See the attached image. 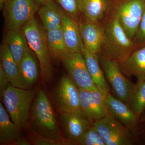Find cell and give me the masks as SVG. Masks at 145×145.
Instances as JSON below:
<instances>
[{
	"instance_id": "83f0119b",
	"label": "cell",
	"mask_w": 145,
	"mask_h": 145,
	"mask_svg": "<svg viewBox=\"0 0 145 145\" xmlns=\"http://www.w3.org/2000/svg\"><path fill=\"white\" fill-rule=\"evenodd\" d=\"M132 40L137 49L145 46V7L140 25Z\"/></svg>"
},
{
	"instance_id": "5b68a950",
	"label": "cell",
	"mask_w": 145,
	"mask_h": 145,
	"mask_svg": "<svg viewBox=\"0 0 145 145\" xmlns=\"http://www.w3.org/2000/svg\"><path fill=\"white\" fill-rule=\"evenodd\" d=\"M108 2V12L117 18L127 36L133 40L142 17L145 0H114Z\"/></svg>"
},
{
	"instance_id": "7a4b0ae2",
	"label": "cell",
	"mask_w": 145,
	"mask_h": 145,
	"mask_svg": "<svg viewBox=\"0 0 145 145\" xmlns=\"http://www.w3.org/2000/svg\"><path fill=\"white\" fill-rule=\"evenodd\" d=\"M29 124L37 135L68 145L67 140L60 132L52 106L42 89L39 90L32 103Z\"/></svg>"
},
{
	"instance_id": "d6986e66",
	"label": "cell",
	"mask_w": 145,
	"mask_h": 145,
	"mask_svg": "<svg viewBox=\"0 0 145 145\" xmlns=\"http://www.w3.org/2000/svg\"><path fill=\"white\" fill-rule=\"evenodd\" d=\"M37 12L46 31L61 26L63 10L54 1L40 7Z\"/></svg>"
},
{
	"instance_id": "7c38bea8",
	"label": "cell",
	"mask_w": 145,
	"mask_h": 145,
	"mask_svg": "<svg viewBox=\"0 0 145 145\" xmlns=\"http://www.w3.org/2000/svg\"><path fill=\"white\" fill-rule=\"evenodd\" d=\"M60 122L68 145L93 126V122L80 112H60Z\"/></svg>"
},
{
	"instance_id": "9c48e42d",
	"label": "cell",
	"mask_w": 145,
	"mask_h": 145,
	"mask_svg": "<svg viewBox=\"0 0 145 145\" xmlns=\"http://www.w3.org/2000/svg\"><path fill=\"white\" fill-rule=\"evenodd\" d=\"M60 60L68 77L78 88L89 90L98 89L91 77L82 54L69 52Z\"/></svg>"
},
{
	"instance_id": "484cf974",
	"label": "cell",
	"mask_w": 145,
	"mask_h": 145,
	"mask_svg": "<svg viewBox=\"0 0 145 145\" xmlns=\"http://www.w3.org/2000/svg\"><path fill=\"white\" fill-rule=\"evenodd\" d=\"M71 145H106L100 133L92 126Z\"/></svg>"
},
{
	"instance_id": "4fadbf2b",
	"label": "cell",
	"mask_w": 145,
	"mask_h": 145,
	"mask_svg": "<svg viewBox=\"0 0 145 145\" xmlns=\"http://www.w3.org/2000/svg\"><path fill=\"white\" fill-rule=\"evenodd\" d=\"M79 30L85 48L93 54L101 52L103 44L105 32L101 22H94L85 18L78 23Z\"/></svg>"
},
{
	"instance_id": "603a6c76",
	"label": "cell",
	"mask_w": 145,
	"mask_h": 145,
	"mask_svg": "<svg viewBox=\"0 0 145 145\" xmlns=\"http://www.w3.org/2000/svg\"><path fill=\"white\" fill-rule=\"evenodd\" d=\"M108 8V0H81V12L86 19L94 22H101Z\"/></svg>"
},
{
	"instance_id": "52a82bcc",
	"label": "cell",
	"mask_w": 145,
	"mask_h": 145,
	"mask_svg": "<svg viewBox=\"0 0 145 145\" xmlns=\"http://www.w3.org/2000/svg\"><path fill=\"white\" fill-rule=\"evenodd\" d=\"M2 8L8 30L22 28L39 8L34 0H5Z\"/></svg>"
},
{
	"instance_id": "ac0fdd59",
	"label": "cell",
	"mask_w": 145,
	"mask_h": 145,
	"mask_svg": "<svg viewBox=\"0 0 145 145\" xmlns=\"http://www.w3.org/2000/svg\"><path fill=\"white\" fill-rule=\"evenodd\" d=\"M0 66L11 85L25 89L21 81L19 67L9 48L4 42L0 48Z\"/></svg>"
},
{
	"instance_id": "5bb4252c",
	"label": "cell",
	"mask_w": 145,
	"mask_h": 145,
	"mask_svg": "<svg viewBox=\"0 0 145 145\" xmlns=\"http://www.w3.org/2000/svg\"><path fill=\"white\" fill-rule=\"evenodd\" d=\"M61 28L65 43L69 52L84 54L85 48L78 23L75 18L64 10Z\"/></svg>"
},
{
	"instance_id": "7402d4cb",
	"label": "cell",
	"mask_w": 145,
	"mask_h": 145,
	"mask_svg": "<svg viewBox=\"0 0 145 145\" xmlns=\"http://www.w3.org/2000/svg\"><path fill=\"white\" fill-rule=\"evenodd\" d=\"M4 42L8 46L18 65L28 47L22 28L8 29Z\"/></svg>"
},
{
	"instance_id": "1f68e13d",
	"label": "cell",
	"mask_w": 145,
	"mask_h": 145,
	"mask_svg": "<svg viewBox=\"0 0 145 145\" xmlns=\"http://www.w3.org/2000/svg\"><path fill=\"white\" fill-rule=\"evenodd\" d=\"M31 143L29 142L28 141L25 139L23 137H21L18 140H16L14 142L13 145H30Z\"/></svg>"
},
{
	"instance_id": "ba28073f",
	"label": "cell",
	"mask_w": 145,
	"mask_h": 145,
	"mask_svg": "<svg viewBox=\"0 0 145 145\" xmlns=\"http://www.w3.org/2000/svg\"><path fill=\"white\" fill-rule=\"evenodd\" d=\"M99 62L108 81L113 95L126 103L128 100L134 85L122 72L117 63L98 54Z\"/></svg>"
},
{
	"instance_id": "4316f807",
	"label": "cell",
	"mask_w": 145,
	"mask_h": 145,
	"mask_svg": "<svg viewBox=\"0 0 145 145\" xmlns=\"http://www.w3.org/2000/svg\"><path fill=\"white\" fill-rule=\"evenodd\" d=\"M56 1L65 12L77 20L81 11V0H56Z\"/></svg>"
},
{
	"instance_id": "8992f818",
	"label": "cell",
	"mask_w": 145,
	"mask_h": 145,
	"mask_svg": "<svg viewBox=\"0 0 145 145\" xmlns=\"http://www.w3.org/2000/svg\"><path fill=\"white\" fill-rule=\"evenodd\" d=\"M93 127L100 133L106 145H133L131 131L110 114L93 122Z\"/></svg>"
},
{
	"instance_id": "ffe728a7",
	"label": "cell",
	"mask_w": 145,
	"mask_h": 145,
	"mask_svg": "<svg viewBox=\"0 0 145 145\" xmlns=\"http://www.w3.org/2000/svg\"><path fill=\"white\" fill-rule=\"evenodd\" d=\"M83 55L94 84L106 96L110 92V89L101 69L98 54H93L85 48Z\"/></svg>"
},
{
	"instance_id": "836d02e7",
	"label": "cell",
	"mask_w": 145,
	"mask_h": 145,
	"mask_svg": "<svg viewBox=\"0 0 145 145\" xmlns=\"http://www.w3.org/2000/svg\"><path fill=\"white\" fill-rule=\"evenodd\" d=\"M5 0H0V4H1V7L2 8L3 4Z\"/></svg>"
},
{
	"instance_id": "d6a6232c",
	"label": "cell",
	"mask_w": 145,
	"mask_h": 145,
	"mask_svg": "<svg viewBox=\"0 0 145 145\" xmlns=\"http://www.w3.org/2000/svg\"><path fill=\"white\" fill-rule=\"evenodd\" d=\"M34 2L36 3L38 7H40L41 6L45 4L46 3L49 2L53 1V0H34Z\"/></svg>"
},
{
	"instance_id": "e575fe53",
	"label": "cell",
	"mask_w": 145,
	"mask_h": 145,
	"mask_svg": "<svg viewBox=\"0 0 145 145\" xmlns=\"http://www.w3.org/2000/svg\"><path fill=\"white\" fill-rule=\"evenodd\" d=\"M109 1H114V0H108Z\"/></svg>"
},
{
	"instance_id": "277c9868",
	"label": "cell",
	"mask_w": 145,
	"mask_h": 145,
	"mask_svg": "<svg viewBox=\"0 0 145 145\" xmlns=\"http://www.w3.org/2000/svg\"><path fill=\"white\" fill-rule=\"evenodd\" d=\"M35 92L15 87L9 84L2 100L12 121L20 129H25L29 125L31 103Z\"/></svg>"
},
{
	"instance_id": "9a60e30c",
	"label": "cell",
	"mask_w": 145,
	"mask_h": 145,
	"mask_svg": "<svg viewBox=\"0 0 145 145\" xmlns=\"http://www.w3.org/2000/svg\"><path fill=\"white\" fill-rule=\"evenodd\" d=\"M116 63L127 77L134 76L137 81L145 80V46L135 50L125 59Z\"/></svg>"
},
{
	"instance_id": "8fae6325",
	"label": "cell",
	"mask_w": 145,
	"mask_h": 145,
	"mask_svg": "<svg viewBox=\"0 0 145 145\" xmlns=\"http://www.w3.org/2000/svg\"><path fill=\"white\" fill-rule=\"evenodd\" d=\"M60 112H80L81 110L78 89L68 76H63L54 94Z\"/></svg>"
},
{
	"instance_id": "4dcf8cb0",
	"label": "cell",
	"mask_w": 145,
	"mask_h": 145,
	"mask_svg": "<svg viewBox=\"0 0 145 145\" xmlns=\"http://www.w3.org/2000/svg\"><path fill=\"white\" fill-rule=\"evenodd\" d=\"M38 135L32 140V143L36 145H61L62 143L57 141L50 140L45 137Z\"/></svg>"
},
{
	"instance_id": "d4e9b609",
	"label": "cell",
	"mask_w": 145,
	"mask_h": 145,
	"mask_svg": "<svg viewBox=\"0 0 145 145\" xmlns=\"http://www.w3.org/2000/svg\"><path fill=\"white\" fill-rule=\"evenodd\" d=\"M138 118L145 110V80L137 81L126 103Z\"/></svg>"
},
{
	"instance_id": "2e32d148",
	"label": "cell",
	"mask_w": 145,
	"mask_h": 145,
	"mask_svg": "<svg viewBox=\"0 0 145 145\" xmlns=\"http://www.w3.org/2000/svg\"><path fill=\"white\" fill-rule=\"evenodd\" d=\"M106 101L110 114L131 131L138 119L134 112L126 103L110 93L107 95Z\"/></svg>"
},
{
	"instance_id": "cb8c5ba5",
	"label": "cell",
	"mask_w": 145,
	"mask_h": 145,
	"mask_svg": "<svg viewBox=\"0 0 145 145\" xmlns=\"http://www.w3.org/2000/svg\"><path fill=\"white\" fill-rule=\"evenodd\" d=\"M45 34L51 55L60 59L63 55L69 52L64 39L61 26L53 30H45Z\"/></svg>"
},
{
	"instance_id": "f546056e",
	"label": "cell",
	"mask_w": 145,
	"mask_h": 145,
	"mask_svg": "<svg viewBox=\"0 0 145 145\" xmlns=\"http://www.w3.org/2000/svg\"><path fill=\"white\" fill-rule=\"evenodd\" d=\"M10 84L5 73L0 66V96L1 99H3L5 92Z\"/></svg>"
},
{
	"instance_id": "44dd1931",
	"label": "cell",
	"mask_w": 145,
	"mask_h": 145,
	"mask_svg": "<svg viewBox=\"0 0 145 145\" xmlns=\"http://www.w3.org/2000/svg\"><path fill=\"white\" fill-rule=\"evenodd\" d=\"M1 102L0 103V144L13 145L21 137L20 129L12 121Z\"/></svg>"
},
{
	"instance_id": "3957f363",
	"label": "cell",
	"mask_w": 145,
	"mask_h": 145,
	"mask_svg": "<svg viewBox=\"0 0 145 145\" xmlns=\"http://www.w3.org/2000/svg\"><path fill=\"white\" fill-rule=\"evenodd\" d=\"M21 28L26 38L29 47L39 60L42 79L46 82L50 80L53 75V67L44 28L39 24L34 17L25 23Z\"/></svg>"
},
{
	"instance_id": "f1b7e54d",
	"label": "cell",
	"mask_w": 145,
	"mask_h": 145,
	"mask_svg": "<svg viewBox=\"0 0 145 145\" xmlns=\"http://www.w3.org/2000/svg\"><path fill=\"white\" fill-rule=\"evenodd\" d=\"M136 132L139 140L145 141V110L138 118Z\"/></svg>"
},
{
	"instance_id": "6da1fadb",
	"label": "cell",
	"mask_w": 145,
	"mask_h": 145,
	"mask_svg": "<svg viewBox=\"0 0 145 145\" xmlns=\"http://www.w3.org/2000/svg\"><path fill=\"white\" fill-rule=\"evenodd\" d=\"M105 32L103 44L99 54L116 63L127 59L137 49L117 18L109 12L101 21Z\"/></svg>"
},
{
	"instance_id": "30bf717a",
	"label": "cell",
	"mask_w": 145,
	"mask_h": 145,
	"mask_svg": "<svg viewBox=\"0 0 145 145\" xmlns=\"http://www.w3.org/2000/svg\"><path fill=\"white\" fill-rule=\"evenodd\" d=\"M78 89L81 110L90 121L93 122L110 114L106 96L101 91L98 89L90 90Z\"/></svg>"
},
{
	"instance_id": "e0dca14e",
	"label": "cell",
	"mask_w": 145,
	"mask_h": 145,
	"mask_svg": "<svg viewBox=\"0 0 145 145\" xmlns=\"http://www.w3.org/2000/svg\"><path fill=\"white\" fill-rule=\"evenodd\" d=\"M32 52L28 47L18 65L21 81L25 89L33 85L39 78V66Z\"/></svg>"
}]
</instances>
